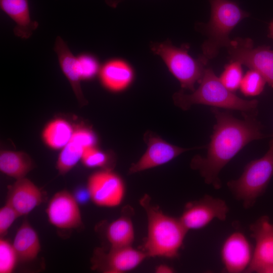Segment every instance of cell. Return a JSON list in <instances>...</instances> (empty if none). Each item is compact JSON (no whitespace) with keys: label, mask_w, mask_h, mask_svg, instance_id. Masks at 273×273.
I'll return each instance as SVG.
<instances>
[{"label":"cell","mask_w":273,"mask_h":273,"mask_svg":"<svg viewBox=\"0 0 273 273\" xmlns=\"http://www.w3.org/2000/svg\"><path fill=\"white\" fill-rule=\"evenodd\" d=\"M216 120L205 156H195L192 169L199 171L204 182L215 190L221 188L219 173L223 167L250 142L264 139L263 125L256 115H243L238 119L230 113L211 109Z\"/></svg>","instance_id":"1"},{"label":"cell","mask_w":273,"mask_h":273,"mask_svg":"<svg viewBox=\"0 0 273 273\" xmlns=\"http://www.w3.org/2000/svg\"><path fill=\"white\" fill-rule=\"evenodd\" d=\"M151 201L147 194L140 201L147 218V234L142 250L147 257L175 258L179 255L188 231L179 218L164 213Z\"/></svg>","instance_id":"2"},{"label":"cell","mask_w":273,"mask_h":273,"mask_svg":"<svg viewBox=\"0 0 273 273\" xmlns=\"http://www.w3.org/2000/svg\"><path fill=\"white\" fill-rule=\"evenodd\" d=\"M197 89L188 94L183 90L172 96L174 104L184 110L192 105L201 104L241 111L243 115H257L258 101L247 100L229 90L220 81L211 68H206Z\"/></svg>","instance_id":"3"},{"label":"cell","mask_w":273,"mask_h":273,"mask_svg":"<svg viewBox=\"0 0 273 273\" xmlns=\"http://www.w3.org/2000/svg\"><path fill=\"white\" fill-rule=\"evenodd\" d=\"M208 1L211 10L209 21L198 25L207 37L201 49L202 55L208 61L215 58L221 48H227L231 40L229 37L231 31L250 15L234 1Z\"/></svg>","instance_id":"4"},{"label":"cell","mask_w":273,"mask_h":273,"mask_svg":"<svg viewBox=\"0 0 273 273\" xmlns=\"http://www.w3.org/2000/svg\"><path fill=\"white\" fill-rule=\"evenodd\" d=\"M272 176L273 138L265 154L248 163L240 176L229 180L227 186L235 198L248 209L264 194Z\"/></svg>","instance_id":"5"},{"label":"cell","mask_w":273,"mask_h":273,"mask_svg":"<svg viewBox=\"0 0 273 273\" xmlns=\"http://www.w3.org/2000/svg\"><path fill=\"white\" fill-rule=\"evenodd\" d=\"M150 49L154 54L161 57L183 88L192 92L195 90V85L199 82L206 69L208 61L206 58L200 55L195 59L188 53V44L177 47L168 39L161 42H152Z\"/></svg>","instance_id":"6"},{"label":"cell","mask_w":273,"mask_h":273,"mask_svg":"<svg viewBox=\"0 0 273 273\" xmlns=\"http://www.w3.org/2000/svg\"><path fill=\"white\" fill-rule=\"evenodd\" d=\"M226 49L231 60L258 72L273 88V50L269 46L254 47L251 38L237 37Z\"/></svg>","instance_id":"7"},{"label":"cell","mask_w":273,"mask_h":273,"mask_svg":"<svg viewBox=\"0 0 273 273\" xmlns=\"http://www.w3.org/2000/svg\"><path fill=\"white\" fill-rule=\"evenodd\" d=\"M86 191L89 199L97 206L112 208L123 201L125 187L117 174L110 169H104L89 176Z\"/></svg>","instance_id":"8"},{"label":"cell","mask_w":273,"mask_h":273,"mask_svg":"<svg viewBox=\"0 0 273 273\" xmlns=\"http://www.w3.org/2000/svg\"><path fill=\"white\" fill-rule=\"evenodd\" d=\"M229 210L223 199L205 195L197 200L187 203L179 218L188 231L199 230L215 219L225 221Z\"/></svg>","instance_id":"9"},{"label":"cell","mask_w":273,"mask_h":273,"mask_svg":"<svg viewBox=\"0 0 273 273\" xmlns=\"http://www.w3.org/2000/svg\"><path fill=\"white\" fill-rule=\"evenodd\" d=\"M255 242L251 262L245 272L261 273L273 265V223L267 215L258 218L249 226Z\"/></svg>","instance_id":"10"},{"label":"cell","mask_w":273,"mask_h":273,"mask_svg":"<svg viewBox=\"0 0 273 273\" xmlns=\"http://www.w3.org/2000/svg\"><path fill=\"white\" fill-rule=\"evenodd\" d=\"M147 257L143 250L132 246L111 248L107 253L99 249L95 252L93 267L104 273H124L137 267Z\"/></svg>","instance_id":"11"},{"label":"cell","mask_w":273,"mask_h":273,"mask_svg":"<svg viewBox=\"0 0 273 273\" xmlns=\"http://www.w3.org/2000/svg\"><path fill=\"white\" fill-rule=\"evenodd\" d=\"M46 211L50 223L57 228L74 229L82 224L78 201L67 190L56 192L49 201Z\"/></svg>","instance_id":"12"},{"label":"cell","mask_w":273,"mask_h":273,"mask_svg":"<svg viewBox=\"0 0 273 273\" xmlns=\"http://www.w3.org/2000/svg\"><path fill=\"white\" fill-rule=\"evenodd\" d=\"M148 148L141 158L129 169V173H138L164 164L181 154L197 148H184L172 145L152 133L145 134Z\"/></svg>","instance_id":"13"},{"label":"cell","mask_w":273,"mask_h":273,"mask_svg":"<svg viewBox=\"0 0 273 273\" xmlns=\"http://www.w3.org/2000/svg\"><path fill=\"white\" fill-rule=\"evenodd\" d=\"M253 250L247 238L236 231L228 236L220 250L224 270L229 273L245 272L253 256Z\"/></svg>","instance_id":"14"},{"label":"cell","mask_w":273,"mask_h":273,"mask_svg":"<svg viewBox=\"0 0 273 273\" xmlns=\"http://www.w3.org/2000/svg\"><path fill=\"white\" fill-rule=\"evenodd\" d=\"M40 189L26 177L16 180L10 187L8 200L20 216L27 215L42 201Z\"/></svg>","instance_id":"15"},{"label":"cell","mask_w":273,"mask_h":273,"mask_svg":"<svg viewBox=\"0 0 273 273\" xmlns=\"http://www.w3.org/2000/svg\"><path fill=\"white\" fill-rule=\"evenodd\" d=\"M54 51L58 56L61 69L69 80L73 90L81 104H86L81 88L80 75L78 58L72 54L64 40L58 36L55 40Z\"/></svg>","instance_id":"16"},{"label":"cell","mask_w":273,"mask_h":273,"mask_svg":"<svg viewBox=\"0 0 273 273\" xmlns=\"http://www.w3.org/2000/svg\"><path fill=\"white\" fill-rule=\"evenodd\" d=\"M1 10L15 23L14 34L28 39L38 26V23L31 19L28 0H0Z\"/></svg>","instance_id":"17"},{"label":"cell","mask_w":273,"mask_h":273,"mask_svg":"<svg viewBox=\"0 0 273 273\" xmlns=\"http://www.w3.org/2000/svg\"><path fill=\"white\" fill-rule=\"evenodd\" d=\"M99 75L103 85L112 91L121 90L127 87L133 76L130 65L119 59L106 63L100 69Z\"/></svg>","instance_id":"18"},{"label":"cell","mask_w":273,"mask_h":273,"mask_svg":"<svg viewBox=\"0 0 273 273\" xmlns=\"http://www.w3.org/2000/svg\"><path fill=\"white\" fill-rule=\"evenodd\" d=\"M18 259L22 261L35 259L41 248L39 237L29 222L25 220L18 229L13 242Z\"/></svg>","instance_id":"19"},{"label":"cell","mask_w":273,"mask_h":273,"mask_svg":"<svg viewBox=\"0 0 273 273\" xmlns=\"http://www.w3.org/2000/svg\"><path fill=\"white\" fill-rule=\"evenodd\" d=\"M130 209L109 224L106 229V237L111 248L131 246L134 240V229Z\"/></svg>","instance_id":"20"},{"label":"cell","mask_w":273,"mask_h":273,"mask_svg":"<svg viewBox=\"0 0 273 273\" xmlns=\"http://www.w3.org/2000/svg\"><path fill=\"white\" fill-rule=\"evenodd\" d=\"M30 157L22 151L2 150L0 152V170L16 180L25 177L33 168Z\"/></svg>","instance_id":"21"},{"label":"cell","mask_w":273,"mask_h":273,"mask_svg":"<svg viewBox=\"0 0 273 273\" xmlns=\"http://www.w3.org/2000/svg\"><path fill=\"white\" fill-rule=\"evenodd\" d=\"M73 130L72 125L66 120L55 119L43 128L42 139L50 148L61 149L70 140Z\"/></svg>","instance_id":"22"},{"label":"cell","mask_w":273,"mask_h":273,"mask_svg":"<svg viewBox=\"0 0 273 273\" xmlns=\"http://www.w3.org/2000/svg\"><path fill=\"white\" fill-rule=\"evenodd\" d=\"M84 148L80 145L69 141L61 149L56 162L59 173L64 175L70 171L79 162Z\"/></svg>","instance_id":"23"},{"label":"cell","mask_w":273,"mask_h":273,"mask_svg":"<svg viewBox=\"0 0 273 273\" xmlns=\"http://www.w3.org/2000/svg\"><path fill=\"white\" fill-rule=\"evenodd\" d=\"M266 83L259 73L250 69L243 75L239 89L245 96L255 97L262 93Z\"/></svg>","instance_id":"24"},{"label":"cell","mask_w":273,"mask_h":273,"mask_svg":"<svg viewBox=\"0 0 273 273\" xmlns=\"http://www.w3.org/2000/svg\"><path fill=\"white\" fill-rule=\"evenodd\" d=\"M242 65L237 61L231 60L225 65L223 72L219 77L221 83L234 93L239 88L244 75Z\"/></svg>","instance_id":"25"},{"label":"cell","mask_w":273,"mask_h":273,"mask_svg":"<svg viewBox=\"0 0 273 273\" xmlns=\"http://www.w3.org/2000/svg\"><path fill=\"white\" fill-rule=\"evenodd\" d=\"M19 260L17 252L8 240L0 239V273H11Z\"/></svg>","instance_id":"26"},{"label":"cell","mask_w":273,"mask_h":273,"mask_svg":"<svg viewBox=\"0 0 273 273\" xmlns=\"http://www.w3.org/2000/svg\"><path fill=\"white\" fill-rule=\"evenodd\" d=\"M82 163L88 168L101 167L108 162V157L95 146L84 148L81 159Z\"/></svg>","instance_id":"27"},{"label":"cell","mask_w":273,"mask_h":273,"mask_svg":"<svg viewBox=\"0 0 273 273\" xmlns=\"http://www.w3.org/2000/svg\"><path fill=\"white\" fill-rule=\"evenodd\" d=\"M20 217L12 204L6 200L5 204L0 209V236L4 237L15 220Z\"/></svg>","instance_id":"28"},{"label":"cell","mask_w":273,"mask_h":273,"mask_svg":"<svg viewBox=\"0 0 273 273\" xmlns=\"http://www.w3.org/2000/svg\"><path fill=\"white\" fill-rule=\"evenodd\" d=\"M81 78L87 80L93 78L100 71L97 60L92 55L83 54L78 57Z\"/></svg>","instance_id":"29"},{"label":"cell","mask_w":273,"mask_h":273,"mask_svg":"<svg viewBox=\"0 0 273 273\" xmlns=\"http://www.w3.org/2000/svg\"><path fill=\"white\" fill-rule=\"evenodd\" d=\"M70 141L74 142L85 148L94 146L96 138L91 130L86 128L78 127L74 129Z\"/></svg>","instance_id":"30"},{"label":"cell","mask_w":273,"mask_h":273,"mask_svg":"<svg viewBox=\"0 0 273 273\" xmlns=\"http://www.w3.org/2000/svg\"><path fill=\"white\" fill-rule=\"evenodd\" d=\"M155 272L156 273H172L174 272V270L168 265L161 264L156 267Z\"/></svg>","instance_id":"31"},{"label":"cell","mask_w":273,"mask_h":273,"mask_svg":"<svg viewBox=\"0 0 273 273\" xmlns=\"http://www.w3.org/2000/svg\"><path fill=\"white\" fill-rule=\"evenodd\" d=\"M122 0H105L107 4L112 8H116Z\"/></svg>","instance_id":"32"},{"label":"cell","mask_w":273,"mask_h":273,"mask_svg":"<svg viewBox=\"0 0 273 273\" xmlns=\"http://www.w3.org/2000/svg\"><path fill=\"white\" fill-rule=\"evenodd\" d=\"M268 37L273 39V21L269 23L268 26Z\"/></svg>","instance_id":"33"},{"label":"cell","mask_w":273,"mask_h":273,"mask_svg":"<svg viewBox=\"0 0 273 273\" xmlns=\"http://www.w3.org/2000/svg\"><path fill=\"white\" fill-rule=\"evenodd\" d=\"M261 273H273V265L265 268Z\"/></svg>","instance_id":"34"},{"label":"cell","mask_w":273,"mask_h":273,"mask_svg":"<svg viewBox=\"0 0 273 273\" xmlns=\"http://www.w3.org/2000/svg\"><path fill=\"white\" fill-rule=\"evenodd\" d=\"M272 138H273V133H272Z\"/></svg>","instance_id":"35"}]
</instances>
